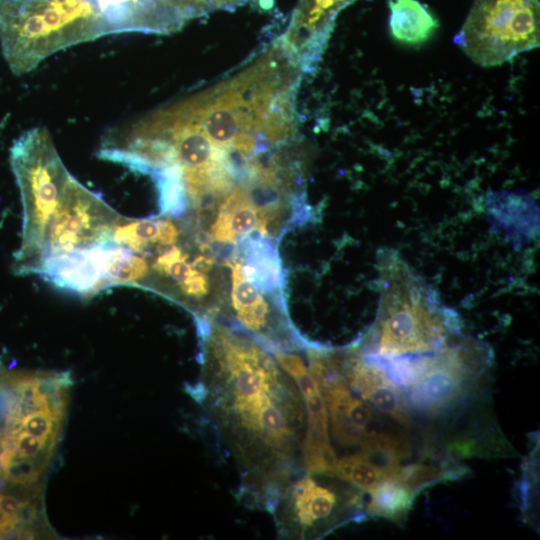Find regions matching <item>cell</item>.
<instances>
[{
	"mask_svg": "<svg viewBox=\"0 0 540 540\" xmlns=\"http://www.w3.org/2000/svg\"><path fill=\"white\" fill-rule=\"evenodd\" d=\"M203 370L191 394L229 448L241 476L239 496L267 509L298 473L306 409L292 377L250 336L200 320Z\"/></svg>",
	"mask_w": 540,
	"mask_h": 540,
	"instance_id": "6da1fadb",
	"label": "cell"
},
{
	"mask_svg": "<svg viewBox=\"0 0 540 540\" xmlns=\"http://www.w3.org/2000/svg\"><path fill=\"white\" fill-rule=\"evenodd\" d=\"M379 306L374 325L358 348L380 358L420 355L446 345L461 329L458 314L447 307L398 252L377 255Z\"/></svg>",
	"mask_w": 540,
	"mask_h": 540,
	"instance_id": "7a4b0ae2",
	"label": "cell"
},
{
	"mask_svg": "<svg viewBox=\"0 0 540 540\" xmlns=\"http://www.w3.org/2000/svg\"><path fill=\"white\" fill-rule=\"evenodd\" d=\"M1 382L4 436L0 468L12 482L38 487L62 433L69 376L48 371L21 372Z\"/></svg>",
	"mask_w": 540,
	"mask_h": 540,
	"instance_id": "3957f363",
	"label": "cell"
},
{
	"mask_svg": "<svg viewBox=\"0 0 540 540\" xmlns=\"http://www.w3.org/2000/svg\"><path fill=\"white\" fill-rule=\"evenodd\" d=\"M107 34L94 0H0V44L15 75L59 50Z\"/></svg>",
	"mask_w": 540,
	"mask_h": 540,
	"instance_id": "277c9868",
	"label": "cell"
},
{
	"mask_svg": "<svg viewBox=\"0 0 540 540\" xmlns=\"http://www.w3.org/2000/svg\"><path fill=\"white\" fill-rule=\"evenodd\" d=\"M10 164L23 206L22 240L13 269L19 275L34 274L42 259L47 228L72 175L45 127L20 135L10 149Z\"/></svg>",
	"mask_w": 540,
	"mask_h": 540,
	"instance_id": "5b68a950",
	"label": "cell"
},
{
	"mask_svg": "<svg viewBox=\"0 0 540 540\" xmlns=\"http://www.w3.org/2000/svg\"><path fill=\"white\" fill-rule=\"evenodd\" d=\"M456 45L477 65L499 66L540 42L538 0H474Z\"/></svg>",
	"mask_w": 540,
	"mask_h": 540,
	"instance_id": "8992f818",
	"label": "cell"
},
{
	"mask_svg": "<svg viewBox=\"0 0 540 540\" xmlns=\"http://www.w3.org/2000/svg\"><path fill=\"white\" fill-rule=\"evenodd\" d=\"M360 504L359 494L326 484L315 474L298 472L280 487L267 511L273 514L281 538L311 539L359 519Z\"/></svg>",
	"mask_w": 540,
	"mask_h": 540,
	"instance_id": "52a82bcc",
	"label": "cell"
},
{
	"mask_svg": "<svg viewBox=\"0 0 540 540\" xmlns=\"http://www.w3.org/2000/svg\"><path fill=\"white\" fill-rule=\"evenodd\" d=\"M410 361L411 376L400 392L402 398L407 408L435 415L466 396L488 363V351L470 341L410 355Z\"/></svg>",
	"mask_w": 540,
	"mask_h": 540,
	"instance_id": "ba28073f",
	"label": "cell"
},
{
	"mask_svg": "<svg viewBox=\"0 0 540 540\" xmlns=\"http://www.w3.org/2000/svg\"><path fill=\"white\" fill-rule=\"evenodd\" d=\"M118 219L98 195L71 176L47 228L42 259L49 254L87 248L110 240Z\"/></svg>",
	"mask_w": 540,
	"mask_h": 540,
	"instance_id": "9c48e42d",
	"label": "cell"
},
{
	"mask_svg": "<svg viewBox=\"0 0 540 540\" xmlns=\"http://www.w3.org/2000/svg\"><path fill=\"white\" fill-rule=\"evenodd\" d=\"M271 353L295 381L305 404L307 421L301 445L303 470L329 476L337 456L329 440L328 413L321 390L300 356L283 350Z\"/></svg>",
	"mask_w": 540,
	"mask_h": 540,
	"instance_id": "30bf717a",
	"label": "cell"
},
{
	"mask_svg": "<svg viewBox=\"0 0 540 540\" xmlns=\"http://www.w3.org/2000/svg\"><path fill=\"white\" fill-rule=\"evenodd\" d=\"M115 246L110 239L87 248L49 254L34 274L60 289L90 297L112 286L111 262Z\"/></svg>",
	"mask_w": 540,
	"mask_h": 540,
	"instance_id": "8fae6325",
	"label": "cell"
},
{
	"mask_svg": "<svg viewBox=\"0 0 540 540\" xmlns=\"http://www.w3.org/2000/svg\"><path fill=\"white\" fill-rule=\"evenodd\" d=\"M316 382L326 404L332 435L340 444L362 448L389 429L364 400L352 394L342 370Z\"/></svg>",
	"mask_w": 540,
	"mask_h": 540,
	"instance_id": "7c38bea8",
	"label": "cell"
},
{
	"mask_svg": "<svg viewBox=\"0 0 540 540\" xmlns=\"http://www.w3.org/2000/svg\"><path fill=\"white\" fill-rule=\"evenodd\" d=\"M356 0H299L280 36L302 72L318 63L341 10Z\"/></svg>",
	"mask_w": 540,
	"mask_h": 540,
	"instance_id": "4fadbf2b",
	"label": "cell"
},
{
	"mask_svg": "<svg viewBox=\"0 0 540 540\" xmlns=\"http://www.w3.org/2000/svg\"><path fill=\"white\" fill-rule=\"evenodd\" d=\"M347 384L371 407L398 424L408 426L411 417L400 391L386 376L379 361L358 347L337 350Z\"/></svg>",
	"mask_w": 540,
	"mask_h": 540,
	"instance_id": "5bb4252c",
	"label": "cell"
},
{
	"mask_svg": "<svg viewBox=\"0 0 540 540\" xmlns=\"http://www.w3.org/2000/svg\"><path fill=\"white\" fill-rule=\"evenodd\" d=\"M109 34H170L186 23L163 0H94Z\"/></svg>",
	"mask_w": 540,
	"mask_h": 540,
	"instance_id": "9a60e30c",
	"label": "cell"
},
{
	"mask_svg": "<svg viewBox=\"0 0 540 540\" xmlns=\"http://www.w3.org/2000/svg\"><path fill=\"white\" fill-rule=\"evenodd\" d=\"M234 259L258 289L285 304V276L277 244L269 235L253 232L236 243Z\"/></svg>",
	"mask_w": 540,
	"mask_h": 540,
	"instance_id": "2e32d148",
	"label": "cell"
},
{
	"mask_svg": "<svg viewBox=\"0 0 540 540\" xmlns=\"http://www.w3.org/2000/svg\"><path fill=\"white\" fill-rule=\"evenodd\" d=\"M253 232L268 235L262 217L246 190L237 186L220 204L210 237L215 241L236 244Z\"/></svg>",
	"mask_w": 540,
	"mask_h": 540,
	"instance_id": "e0dca14e",
	"label": "cell"
},
{
	"mask_svg": "<svg viewBox=\"0 0 540 540\" xmlns=\"http://www.w3.org/2000/svg\"><path fill=\"white\" fill-rule=\"evenodd\" d=\"M179 230L169 219H118L113 227L111 239L136 253H147L152 248L158 251L174 245Z\"/></svg>",
	"mask_w": 540,
	"mask_h": 540,
	"instance_id": "ac0fdd59",
	"label": "cell"
},
{
	"mask_svg": "<svg viewBox=\"0 0 540 540\" xmlns=\"http://www.w3.org/2000/svg\"><path fill=\"white\" fill-rule=\"evenodd\" d=\"M389 30L399 43L417 46L439 28L438 19L418 0H389Z\"/></svg>",
	"mask_w": 540,
	"mask_h": 540,
	"instance_id": "d6986e66",
	"label": "cell"
},
{
	"mask_svg": "<svg viewBox=\"0 0 540 540\" xmlns=\"http://www.w3.org/2000/svg\"><path fill=\"white\" fill-rule=\"evenodd\" d=\"M152 267L158 274L170 278L186 296L200 299L208 293L206 275L195 268L177 246L160 250Z\"/></svg>",
	"mask_w": 540,
	"mask_h": 540,
	"instance_id": "ffe728a7",
	"label": "cell"
},
{
	"mask_svg": "<svg viewBox=\"0 0 540 540\" xmlns=\"http://www.w3.org/2000/svg\"><path fill=\"white\" fill-rule=\"evenodd\" d=\"M397 473L383 478L369 491L370 498L367 505L369 515L398 523L406 520L415 494L399 479Z\"/></svg>",
	"mask_w": 540,
	"mask_h": 540,
	"instance_id": "44dd1931",
	"label": "cell"
},
{
	"mask_svg": "<svg viewBox=\"0 0 540 540\" xmlns=\"http://www.w3.org/2000/svg\"><path fill=\"white\" fill-rule=\"evenodd\" d=\"M330 477L346 481L360 490L369 492L384 478V474L362 452H358L337 458Z\"/></svg>",
	"mask_w": 540,
	"mask_h": 540,
	"instance_id": "7402d4cb",
	"label": "cell"
},
{
	"mask_svg": "<svg viewBox=\"0 0 540 540\" xmlns=\"http://www.w3.org/2000/svg\"><path fill=\"white\" fill-rule=\"evenodd\" d=\"M457 469H440L437 466L424 463H413L401 467L397 473L399 479L416 495L422 489L439 482L455 478Z\"/></svg>",
	"mask_w": 540,
	"mask_h": 540,
	"instance_id": "603a6c76",
	"label": "cell"
},
{
	"mask_svg": "<svg viewBox=\"0 0 540 540\" xmlns=\"http://www.w3.org/2000/svg\"><path fill=\"white\" fill-rule=\"evenodd\" d=\"M167 3L185 22L199 18L213 12L208 0H163Z\"/></svg>",
	"mask_w": 540,
	"mask_h": 540,
	"instance_id": "cb8c5ba5",
	"label": "cell"
},
{
	"mask_svg": "<svg viewBox=\"0 0 540 540\" xmlns=\"http://www.w3.org/2000/svg\"><path fill=\"white\" fill-rule=\"evenodd\" d=\"M8 536L31 539L30 534L20 522L7 514L0 504V539L8 538Z\"/></svg>",
	"mask_w": 540,
	"mask_h": 540,
	"instance_id": "d4e9b609",
	"label": "cell"
},
{
	"mask_svg": "<svg viewBox=\"0 0 540 540\" xmlns=\"http://www.w3.org/2000/svg\"><path fill=\"white\" fill-rule=\"evenodd\" d=\"M248 0H208L212 11L227 10L232 11L243 5Z\"/></svg>",
	"mask_w": 540,
	"mask_h": 540,
	"instance_id": "484cf974",
	"label": "cell"
}]
</instances>
